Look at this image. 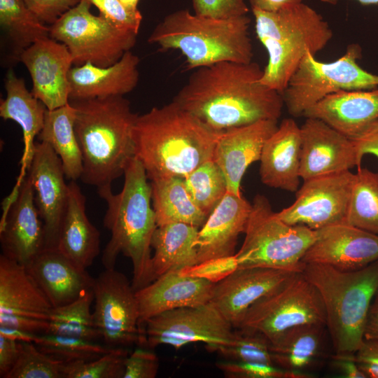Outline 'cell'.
Instances as JSON below:
<instances>
[{
    "mask_svg": "<svg viewBox=\"0 0 378 378\" xmlns=\"http://www.w3.org/2000/svg\"><path fill=\"white\" fill-rule=\"evenodd\" d=\"M256 62H220L194 69L174 102L211 128L223 131L260 120H277L281 93L260 82Z\"/></svg>",
    "mask_w": 378,
    "mask_h": 378,
    "instance_id": "1",
    "label": "cell"
},
{
    "mask_svg": "<svg viewBox=\"0 0 378 378\" xmlns=\"http://www.w3.org/2000/svg\"><path fill=\"white\" fill-rule=\"evenodd\" d=\"M221 132L172 101L138 115L134 127L135 158L150 181L184 178L212 159Z\"/></svg>",
    "mask_w": 378,
    "mask_h": 378,
    "instance_id": "2",
    "label": "cell"
},
{
    "mask_svg": "<svg viewBox=\"0 0 378 378\" xmlns=\"http://www.w3.org/2000/svg\"><path fill=\"white\" fill-rule=\"evenodd\" d=\"M123 175L120 192L113 194L111 186L97 189L107 204L103 225L111 232L102 262L105 269H111L119 254L129 258L133 268L132 285L136 291L155 280L151 240L158 225L150 183L141 162L134 157Z\"/></svg>",
    "mask_w": 378,
    "mask_h": 378,
    "instance_id": "3",
    "label": "cell"
},
{
    "mask_svg": "<svg viewBox=\"0 0 378 378\" xmlns=\"http://www.w3.org/2000/svg\"><path fill=\"white\" fill-rule=\"evenodd\" d=\"M83 159L80 181L97 189L111 186L135 157L134 127L138 114L123 96L69 99Z\"/></svg>",
    "mask_w": 378,
    "mask_h": 378,
    "instance_id": "4",
    "label": "cell"
},
{
    "mask_svg": "<svg viewBox=\"0 0 378 378\" xmlns=\"http://www.w3.org/2000/svg\"><path fill=\"white\" fill-rule=\"evenodd\" d=\"M250 22L247 15L220 20L179 10L167 15L148 41L163 50H179L189 69L220 62L249 63L253 56Z\"/></svg>",
    "mask_w": 378,
    "mask_h": 378,
    "instance_id": "5",
    "label": "cell"
},
{
    "mask_svg": "<svg viewBox=\"0 0 378 378\" xmlns=\"http://www.w3.org/2000/svg\"><path fill=\"white\" fill-rule=\"evenodd\" d=\"M255 31L268 55L260 82L282 93L309 51L323 50L332 30L322 15L302 3L275 12L252 9Z\"/></svg>",
    "mask_w": 378,
    "mask_h": 378,
    "instance_id": "6",
    "label": "cell"
},
{
    "mask_svg": "<svg viewBox=\"0 0 378 378\" xmlns=\"http://www.w3.org/2000/svg\"><path fill=\"white\" fill-rule=\"evenodd\" d=\"M302 272L322 299L334 354L354 355L364 341L370 306L378 289V260L350 272L305 264Z\"/></svg>",
    "mask_w": 378,
    "mask_h": 378,
    "instance_id": "7",
    "label": "cell"
},
{
    "mask_svg": "<svg viewBox=\"0 0 378 378\" xmlns=\"http://www.w3.org/2000/svg\"><path fill=\"white\" fill-rule=\"evenodd\" d=\"M235 257L238 268L270 267L303 272L302 258L316 238V231L302 225H289L274 212L269 200L258 194Z\"/></svg>",
    "mask_w": 378,
    "mask_h": 378,
    "instance_id": "8",
    "label": "cell"
},
{
    "mask_svg": "<svg viewBox=\"0 0 378 378\" xmlns=\"http://www.w3.org/2000/svg\"><path fill=\"white\" fill-rule=\"evenodd\" d=\"M362 49L351 43L335 61L323 62L308 51L281 93L288 113L303 115L310 107L329 94L342 90H370L378 87V75L363 69L358 61Z\"/></svg>",
    "mask_w": 378,
    "mask_h": 378,
    "instance_id": "9",
    "label": "cell"
},
{
    "mask_svg": "<svg viewBox=\"0 0 378 378\" xmlns=\"http://www.w3.org/2000/svg\"><path fill=\"white\" fill-rule=\"evenodd\" d=\"M91 5L80 0L50 26V36L67 47L76 66H108L131 50L138 34L93 15Z\"/></svg>",
    "mask_w": 378,
    "mask_h": 378,
    "instance_id": "10",
    "label": "cell"
},
{
    "mask_svg": "<svg viewBox=\"0 0 378 378\" xmlns=\"http://www.w3.org/2000/svg\"><path fill=\"white\" fill-rule=\"evenodd\" d=\"M305 324L326 326L323 303L302 272L254 303L237 328L258 332L274 343L289 329Z\"/></svg>",
    "mask_w": 378,
    "mask_h": 378,
    "instance_id": "11",
    "label": "cell"
},
{
    "mask_svg": "<svg viewBox=\"0 0 378 378\" xmlns=\"http://www.w3.org/2000/svg\"><path fill=\"white\" fill-rule=\"evenodd\" d=\"M92 289L94 322L104 344L111 348L144 345L136 291L127 276L115 268L105 269L94 278Z\"/></svg>",
    "mask_w": 378,
    "mask_h": 378,
    "instance_id": "12",
    "label": "cell"
},
{
    "mask_svg": "<svg viewBox=\"0 0 378 378\" xmlns=\"http://www.w3.org/2000/svg\"><path fill=\"white\" fill-rule=\"evenodd\" d=\"M234 328L210 303L186 307L160 313L150 318L144 328L145 344L154 349L162 344L178 350L193 342H203L209 351L228 344Z\"/></svg>",
    "mask_w": 378,
    "mask_h": 378,
    "instance_id": "13",
    "label": "cell"
},
{
    "mask_svg": "<svg viewBox=\"0 0 378 378\" xmlns=\"http://www.w3.org/2000/svg\"><path fill=\"white\" fill-rule=\"evenodd\" d=\"M354 178L348 170L305 180L294 202L276 215L289 225L314 230L346 223Z\"/></svg>",
    "mask_w": 378,
    "mask_h": 378,
    "instance_id": "14",
    "label": "cell"
},
{
    "mask_svg": "<svg viewBox=\"0 0 378 378\" xmlns=\"http://www.w3.org/2000/svg\"><path fill=\"white\" fill-rule=\"evenodd\" d=\"M27 173L45 227V248H57L69 192L62 160L49 144L38 141Z\"/></svg>",
    "mask_w": 378,
    "mask_h": 378,
    "instance_id": "15",
    "label": "cell"
},
{
    "mask_svg": "<svg viewBox=\"0 0 378 378\" xmlns=\"http://www.w3.org/2000/svg\"><path fill=\"white\" fill-rule=\"evenodd\" d=\"M2 253L27 266L44 248L46 232L34 200L27 173L20 181L16 194L4 211L0 227Z\"/></svg>",
    "mask_w": 378,
    "mask_h": 378,
    "instance_id": "16",
    "label": "cell"
},
{
    "mask_svg": "<svg viewBox=\"0 0 378 378\" xmlns=\"http://www.w3.org/2000/svg\"><path fill=\"white\" fill-rule=\"evenodd\" d=\"M300 133L303 181L360 167L354 141L321 120L306 118Z\"/></svg>",
    "mask_w": 378,
    "mask_h": 378,
    "instance_id": "17",
    "label": "cell"
},
{
    "mask_svg": "<svg viewBox=\"0 0 378 378\" xmlns=\"http://www.w3.org/2000/svg\"><path fill=\"white\" fill-rule=\"evenodd\" d=\"M316 231V238L304 254V264L331 266L341 271L362 269L378 260V236L347 223Z\"/></svg>",
    "mask_w": 378,
    "mask_h": 378,
    "instance_id": "18",
    "label": "cell"
},
{
    "mask_svg": "<svg viewBox=\"0 0 378 378\" xmlns=\"http://www.w3.org/2000/svg\"><path fill=\"white\" fill-rule=\"evenodd\" d=\"M18 59L29 73L31 92L48 110L69 103V74L74 62L64 43L50 36L44 38L23 50Z\"/></svg>",
    "mask_w": 378,
    "mask_h": 378,
    "instance_id": "19",
    "label": "cell"
},
{
    "mask_svg": "<svg viewBox=\"0 0 378 378\" xmlns=\"http://www.w3.org/2000/svg\"><path fill=\"white\" fill-rule=\"evenodd\" d=\"M300 272L270 268H238L215 284L210 303L236 329L247 310L294 274Z\"/></svg>",
    "mask_w": 378,
    "mask_h": 378,
    "instance_id": "20",
    "label": "cell"
},
{
    "mask_svg": "<svg viewBox=\"0 0 378 378\" xmlns=\"http://www.w3.org/2000/svg\"><path fill=\"white\" fill-rule=\"evenodd\" d=\"M277 122L260 120L221 132L212 159L225 176L227 192L241 195L242 178L253 162L260 161L266 141L278 127Z\"/></svg>",
    "mask_w": 378,
    "mask_h": 378,
    "instance_id": "21",
    "label": "cell"
},
{
    "mask_svg": "<svg viewBox=\"0 0 378 378\" xmlns=\"http://www.w3.org/2000/svg\"><path fill=\"white\" fill-rule=\"evenodd\" d=\"M215 284L204 279L186 276L179 270L169 271L136 291L139 307V327L160 313L209 303Z\"/></svg>",
    "mask_w": 378,
    "mask_h": 378,
    "instance_id": "22",
    "label": "cell"
},
{
    "mask_svg": "<svg viewBox=\"0 0 378 378\" xmlns=\"http://www.w3.org/2000/svg\"><path fill=\"white\" fill-rule=\"evenodd\" d=\"M251 208L242 195L226 192L199 230L198 263L236 253L238 237L245 232Z\"/></svg>",
    "mask_w": 378,
    "mask_h": 378,
    "instance_id": "23",
    "label": "cell"
},
{
    "mask_svg": "<svg viewBox=\"0 0 378 378\" xmlns=\"http://www.w3.org/2000/svg\"><path fill=\"white\" fill-rule=\"evenodd\" d=\"M303 116L321 120L354 139L378 119V87L329 94L307 109Z\"/></svg>",
    "mask_w": 378,
    "mask_h": 378,
    "instance_id": "24",
    "label": "cell"
},
{
    "mask_svg": "<svg viewBox=\"0 0 378 378\" xmlns=\"http://www.w3.org/2000/svg\"><path fill=\"white\" fill-rule=\"evenodd\" d=\"M139 58L130 50L108 66L87 62L71 67L69 74V99L124 96L139 83Z\"/></svg>",
    "mask_w": 378,
    "mask_h": 378,
    "instance_id": "25",
    "label": "cell"
},
{
    "mask_svg": "<svg viewBox=\"0 0 378 378\" xmlns=\"http://www.w3.org/2000/svg\"><path fill=\"white\" fill-rule=\"evenodd\" d=\"M25 267L52 307L69 304L93 287L94 278L57 248H45Z\"/></svg>",
    "mask_w": 378,
    "mask_h": 378,
    "instance_id": "26",
    "label": "cell"
},
{
    "mask_svg": "<svg viewBox=\"0 0 378 378\" xmlns=\"http://www.w3.org/2000/svg\"><path fill=\"white\" fill-rule=\"evenodd\" d=\"M300 127L292 118L284 119L266 141L260 157V176L263 184L296 192L300 184Z\"/></svg>",
    "mask_w": 378,
    "mask_h": 378,
    "instance_id": "27",
    "label": "cell"
},
{
    "mask_svg": "<svg viewBox=\"0 0 378 378\" xmlns=\"http://www.w3.org/2000/svg\"><path fill=\"white\" fill-rule=\"evenodd\" d=\"M69 200L57 248L86 270L100 253V232L86 214V198L76 181L69 183Z\"/></svg>",
    "mask_w": 378,
    "mask_h": 378,
    "instance_id": "28",
    "label": "cell"
},
{
    "mask_svg": "<svg viewBox=\"0 0 378 378\" xmlns=\"http://www.w3.org/2000/svg\"><path fill=\"white\" fill-rule=\"evenodd\" d=\"M52 307L26 267L0 255V314L49 319Z\"/></svg>",
    "mask_w": 378,
    "mask_h": 378,
    "instance_id": "29",
    "label": "cell"
},
{
    "mask_svg": "<svg viewBox=\"0 0 378 378\" xmlns=\"http://www.w3.org/2000/svg\"><path fill=\"white\" fill-rule=\"evenodd\" d=\"M4 86L6 96L0 102V116L6 120L15 121L22 128V172H27L34 153V139L43 128L48 108L28 90L24 80L18 78L11 69L6 74Z\"/></svg>",
    "mask_w": 378,
    "mask_h": 378,
    "instance_id": "30",
    "label": "cell"
},
{
    "mask_svg": "<svg viewBox=\"0 0 378 378\" xmlns=\"http://www.w3.org/2000/svg\"><path fill=\"white\" fill-rule=\"evenodd\" d=\"M200 227L183 223L158 226L151 240L155 279L198 263L196 241Z\"/></svg>",
    "mask_w": 378,
    "mask_h": 378,
    "instance_id": "31",
    "label": "cell"
},
{
    "mask_svg": "<svg viewBox=\"0 0 378 378\" xmlns=\"http://www.w3.org/2000/svg\"><path fill=\"white\" fill-rule=\"evenodd\" d=\"M326 328V325L305 324L285 332L270 344L273 364L288 371L305 372L323 352Z\"/></svg>",
    "mask_w": 378,
    "mask_h": 378,
    "instance_id": "32",
    "label": "cell"
},
{
    "mask_svg": "<svg viewBox=\"0 0 378 378\" xmlns=\"http://www.w3.org/2000/svg\"><path fill=\"white\" fill-rule=\"evenodd\" d=\"M75 109L68 104L47 110L40 141L49 144L62 160L66 178L77 181L83 173V159L74 130Z\"/></svg>",
    "mask_w": 378,
    "mask_h": 378,
    "instance_id": "33",
    "label": "cell"
},
{
    "mask_svg": "<svg viewBox=\"0 0 378 378\" xmlns=\"http://www.w3.org/2000/svg\"><path fill=\"white\" fill-rule=\"evenodd\" d=\"M152 204L158 226L183 223L201 227L208 216L195 204L181 177L150 181Z\"/></svg>",
    "mask_w": 378,
    "mask_h": 378,
    "instance_id": "34",
    "label": "cell"
},
{
    "mask_svg": "<svg viewBox=\"0 0 378 378\" xmlns=\"http://www.w3.org/2000/svg\"><path fill=\"white\" fill-rule=\"evenodd\" d=\"M0 24L13 45L17 57L37 41L50 37L46 25L24 0H0Z\"/></svg>",
    "mask_w": 378,
    "mask_h": 378,
    "instance_id": "35",
    "label": "cell"
},
{
    "mask_svg": "<svg viewBox=\"0 0 378 378\" xmlns=\"http://www.w3.org/2000/svg\"><path fill=\"white\" fill-rule=\"evenodd\" d=\"M93 301L94 293L91 288L69 304L52 307L47 333L97 341L100 336L90 309Z\"/></svg>",
    "mask_w": 378,
    "mask_h": 378,
    "instance_id": "36",
    "label": "cell"
},
{
    "mask_svg": "<svg viewBox=\"0 0 378 378\" xmlns=\"http://www.w3.org/2000/svg\"><path fill=\"white\" fill-rule=\"evenodd\" d=\"M346 223L378 236V173L358 168Z\"/></svg>",
    "mask_w": 378,
    "mask_h": 378,
    "instance_id": "37",
    "label": "cell"
},
{
    "mask_svg": "<svg viewBox=\"0 0 378 378\" xmlns=\"http://www.w3.org/2000/svg\"><path fill=\"white\" fill-rule=\"evenodd\" d=\"M183 179L191 199L207 216L227 192L225 176L213 159L202 164Z\"/></svg>",
    "mask_w": 378,
    "mask_h": 378,
    "instance_id": "38",
    "label": "cell"
},
{
    "mask_svg": "<svg viewBox=\"0 0 378 378\" xmlns=\"http://www.w3.org/2000/svg\"><path fill=\"white\" fill-rule=\"evenodd\" d=\"M34 344L42 352L63 363L92 360L114 349L97 341L50 333L38 335Z\"/></svg>",
    "mask_w": 378,
    "mask_h": 378,
    "instance_id": "39",
    "label": "cell"
},
{
    "mask_svg": "<svg viewBox=\"0 0 378 378\" xmlns=\"http://www.w3.org/2000/svg\"><path fill=\"white\" fill-rule=\"evenodd\" d=\"M211 351L227 360L273 364L270 342L258 332L236 328L228 344L218 345Z\"/></svg>",
    "mask_w": 378,
    "mask_h": 378,
    "instance_id": "40",
    "label": "cell"
},
{
    "mask_svg": "<svg viewBox=\"0 0 378 378\" xmlns=\"http://www.w3.org/2000/svg\"><path fill=\"white\" fill-rule=\"evenodd\" d=\"M18 358L6 378H63L64 363L42 352L34 342H19Z\"/></svg>",
    "mask_w": 378,
    "mask_h": 378,
    "instance_id": "41",
    "label": "cell"
},
{
    "mask_svg": "<svg viewBox=\"0 0 378 378\" xmlns=\"http://www.w3.org/2000/svg\"><path fill=\"white\" fill-rule=\"evenodd\" d=\"M127 348H114L111 351L89 361L64 363L63 378H123Z\"/></svg>",
    "mask_w": 378,
    "mask_h": 378,
    "instance_id": "42",
    "label": "cell"
},
{
    "mask_svg": "<svg viewBox=\"0 0 378 378\" xmlns=\"http://www.w3.org/2000/svg\"><path fill=\"white\" fill-rule=\"evenodd\" d=\"M216 366L227 378H307L305 372L288 371L273 364L252 362L221 361Z\"/></svg>",
    "mask_w": 378,
    "mask_h": 378,
    "instance_id": "43",
    "label": "cell"
},
{
    "mask_svg": "<svg viewBox=\"0 0 378 378\" xmlns=\"http://www.w3.org/2000/svg\"><path fill=\"white\" fill-rule=\"evenodd\" d=\"M99 11V15L115 25L139 33L142 21L139 10L127 8L120 0H88Z\"/></svg>",
    "mask_w": 378,
    "mask_h": 378,
    "instance_id": "44",
    "label": "cell"
},
{
    "mask_svg": "<svg viewBox=\"0 0 378 378\" xmlns=\"http://www.w3.org/2000/svg\"><path fill=\"white\" fill-rule=\"evenodd\" d=\"M237 269H238V263L234 254L231 256L207 260L181 269L179 272L182 275L200 277L216 284Z\"/></svg>",
    "mask_w": 378,
    "mask_h": 378,
    "instance_id": "45",
    "label": "cell"
},
{
    "mask_svg": "<svg viewBox=\"0 0 378 378\" xmlns=\"http://www.w3.org/2000/svg\"><path fill=\"white\" fill-rule=\"evenodd\" d=\"M197 15L220 20L246 15L248 8L244 0H192Z\"/></svg>",
    "mask_w": 378,
    "mask_h": 378,
    "instance_id": "46",
    "label": "cell"
},
{
    "mask_svg": "<svg viewBox=\"0 0 378 378\" xmlns=\"http://www.w3.org/2000/svg\"><path fill=\"white\" fill-rule=\"evenodd\" d=\"M159 366V358L154 352L137 348L126 358L123 378H155Z\"/></svg>",
    "mask_w": 378,
    "mask_h": 378,
    "instance_id": "47",
    "label": "cell"
},
{
    "mask_svg": "<svg viewBox=\"0 0 378 378\" xmlns=\"http://www.w3.org/2000/svg\"><path fill=\"white\" fill-rule=\"evenodd\" d=\"M27 7L43 23L53 24L80 0H24Z\"/></svg>",
    "mask_w": 378,
    "mask_h": 378,
    "instance_id": "48",
    "label": "cell"
},
{
    "mask_svg": "<svg viewBox=\"0 0 378 378\" xmlns=\"http://www.w3.org/2000/svg\"><path fill=\"white\" fill-rule=\"evenodd\" d=\"M354 358L367 377L378 378V340H366L356 351Z\"/></svg>",
    "mask_w": 378,
    "mask_h": 378,
    "instance_id": "49",
    "label": "cell"
},
{
    "mask_svg": "<svg viewBox=\"0 0 378 378\" xmlns=\"http://www.w3.org/2000/svg\"><path fill=\"white\" fill-rule=\"evenodd\" d=\"M0 326L12 327L41 335L48 332L49 320L24 316L0 314Z\"/></svg>",
    "mask_w": 378,
    "mask_h": 378,
    "instance_id": "50",
    "label": "cell"
},
{
    "mask_svg": "<svg viewBox=\"0 0 378 378\" xmlns=\"http://www.w3.org/2000/svg\"><path fill=\"white\" fill-rule=\"evenodd\" d=\"M352 140L360 161L365 154H372L378 158V119Z\"/></svg>",
    "mask_w": 378,
    "mask_h": 378,
    "instance_id": "51",
    "label": "cell"
},
{
    "mask_svg": "<svg viewBox=\"0 0 378 378\" xmlns=\"http://www.w3.org/2000/svg\"><path fill=\"white\" fill-rule=\"evenodd\" d=\"M20 352L19 342L0 335V377L6 378Z\"/></svg>",
    "mask_w": 378,
    "mask_h": 378,
    "instance_id": "52",
    "label": "cell"
},
{
    "mask_svg": "<svg viewBox=\"0 0 378 378\" xmlns=\"http://www.w3.org/2000/svg\"><path fill=\"white\" fill-rule=\"evenodd\" d=\"M332 365L335 370L347 378H367L353 356H332Z\"/></svg>",
    "mask_w": 378,
    "mask_h": 378,
    "instance_id": "53",
    "label": "cell"
},
{
    "mask_svg": "<svg viewBox=\"0 0 378 378\" xmlns=\"http://www.w3.org/2000/svg\"><path fill=\"white\" fill-rule=\"evenodd\" d=\"M364 338L378 340V289L370 306L365 327Z\"/></svg>",
    "mask_w": 378,
    "mask_h": 378,
    "instance_id": "54",
    "label": "cell"
},
{
    "mask_svg": "<svg viewBox=\"0 0 378 378\" xmlns=\"http://www.w3.org/2000/svg\"><path fill=\"white\" fill-rule=\"evenodd\" d=\"M251 9L275 12L302 3L304 0H248Z\"/></svg>",
    "mask_w": 378,
    "mask_h": 378,
    "instance_id": "55",
    "label": "cell"
},
{
    "mask_svg": "<svg viewBox=\"0 0 378 378\" xmlns=\"http://www.w3.org/2000/svg\"><path fill=\"white\" fill-rule=\"evenodd\" d=\"M0 335L14 340L18 342H35L38 334L24 331L18 328L0 326Z\"/></svg>",
    "mask_w": 378,
    "mask_h": 378,
    "instance_id": "56",
    "label": "cell"
},
{
    "mask_svg": "<svg viewBox=\"0 0 378 378\" xmlns=\"http://www.w3.org/2000/svg\"><path fill=\"white\" fill-rule=\"evenodd\" d=\"M322 2L331 4V5H335L337 4L340 0H321ZM358 1L362 5H374V4H378V0H356Z\"/></svg>",
    "mask_w": 378,
    "mask_h": 378,
    "instance_id": "57",
    "label": "cell"
},
{
    "mask_svg": "<svg viewBox=\"0 0 378 378\" xmlns=\"http://www.w3.org/2000/svg\"><path fill=\"white\" fill-rule=\"evenodd\" d=\"M124 5L131 10H136L139 0H120Z\"/></svg>",
    "mask_w": 378,
    "mask_h": 378,
    "instance_id": "58",
    "label": "cell"
}]
</instances>
